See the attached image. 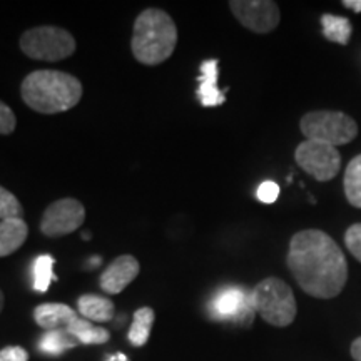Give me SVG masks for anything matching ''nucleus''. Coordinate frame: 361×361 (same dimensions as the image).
Segmentation results:
<instances>
[{
    "instance_id": "b1692460",
    "label": "nucleus",
    "mask_w": 361,
    "mask_h": 361,
    "mask_svg": "<svg viewBox=\"0 0 361 361\" xmlns=\"http://www.w3.org/2000/svg\"><path fill=\"white\" fill-rule=\"evenodd\" d=\"M16 126H17L16 114H13L12 109L7 106V104L0 101V134L4 135L12 134L13 130H16Z\"/></svg>"
},
{
    "instance_id": "cd10ccee",
    "label": "nucleus",
    "mask_w": 361,
    "mask_h": 361,
    "mask_svg": "<svg viewBox=\"0 0 361 361\" xmlns=\"http://www.w3.org/2000/svg\"><path fill=\"white\" fill-rule=\"evenodd\" d=\"M343 6L351 8L353 12H361V0H343Z\"/></svg>"
},
{
    "instance_id": "f257e3e1",
    "label": "nucleus",
    "mask_w": 361,
    "mask_h": 361,
    "mask_svg": "<svg viewBox=\"0 0 361 361\" xmlns=\"http://www.w3.org/2000/svg\"><path fill=\"white\" fill-rule=\"evenodd\" d=\"M286 261L301 290L319 300L340 295L348 279V263L341 247L319 229L296 233Z\"/></svg>"
},
{
    "instance_id": "7ed1b4c3",
    "label": "nucleus",
    "mask_w": 361,
    "mask_h": 361,
    "mask_svg": "<svg viewBox=\"0 0 361 361\" xmlns=\"http://www.w3.org/2000/svg\"><path fill=\"white\" fill-rule=\"evenodd\" d=\"M178 45V27L168 12L151 7L134 22L130 49L135 61L144 66H159L173 56Z\"/></svg>"
},
{
    "instance_id": "dca6fc26",
    "label": "nucleus",
    "mask_w": 361,
    "mask_h": 361,
    "mask_svg": "<svg viewBox=\"0 0 361 361\" xmlns=\"http://www.w3.org/2000/svg\"><path fill=\"white\" fill-rule=\"evenodd\" d=\"M66 331L82 345H104L111 338V333L106 328L96 326L89 319L79 318V316L66 328Z\"/></svg>"
},
{
    "instance_id": "1a4fd4ad",
    "label": "nucleus",
    "mask_w": 361,
    "mask_h": 361,
    "mask_svg": "<svg viewBox=\"0 0 361 361\" xmlns=\"http://www.w3.org/2000/svg\"><path fill=\"white\" fill-rule=\"evenodd\" d=\"M233 16L239 24L256 34H268L279 25V7L271 0H231Z\"/></svg>"
},
{
    "instance_id": "393cba45",
    "label": "nucleus",
    "mask_w": 361,
    "mask_h": 361,
    "mask_svg": "<svg viewBox=\"0 0 361 361\" xmlns=\"http://www.w3.org/2000/svg\"><path fill=\"white\" fill-rule=\"evenodd\" d=\"M258 200L264 204H273L274 201L279 197V186L274 180H264L259 184L258 192H256Z\"/></svg>"
},
{
    "instance_id": "aec40b11",
    "label": "nucleus",
    "mask_w": 361,
    "mask_h": 361,
    "mask_svg": "<svg viewBox=\"0 0 361 361\" xmlns=\"http://www.w3.org/2000/svg\"><path fill=\"white\" fill-rule=\"evenodd\" d=\"M343 186L350 204L361 209V154L353 157L346 166Z\"/></svg>"
},
{
    "instance_id": "4468645a",
    "label": "nucleus",
    "mask_w": 361,
    "mask_h": 361,
    "mask_svg": "<svg viewBox=\"0 0 361 361\" xmlns=\"http://www.w3.org/2000/svg\"><path fill=\"white\" fill-rule=\"evenodd\" d=\"M29 228L25 221L8 219L0 221V258L12 255L24 245Z\"/></svg>"
},
{
    "instance_id": "a878e982",
    "label": "nucleus",
    "mask_w": 361,
    "mask_h": 361,
    "mask_svg": "<svg viewBox=\"0 0 361 361\" xmlns=\"http://www.w3.org/2000/svg\"><path fill=\"white\" fill-rule=\"evenodd\" d=\"M0 361H29V353L22 346H7L0 350Z\"/></svg>"
},
{
    "instance_id": "423d86ee",
    "label": "nucleus",
    "mask_w": 361,
    "mask_h": 361,
    "mask_svg": "<svg viewBox=\"0 0 361 361\" xmlns=\"http://www.w3.org/2000/svg\"><path fill=\"white\" fill-rule=\"evenodd\" d=\"M20 49L27 57L44 62H57L75 52V39L66 29L40 25L22 34Z\"/></svg>"
},
{
    "instance_id": "6e6552de",
    "label": "nucleus",
    "mask_w": 361,
    "mask_h": 361,
    "mask_svg": "<svg viewBox=\"0 0 361 361\" xmlns=\"http://www.w3.org/2000/svg\"><path fill=\"white\" fill-rule=\"evenodd\" d=\"M85 221V207L74 197H64L52 202L44 211L40 221V231L45 236H66L79 229Z\"/></svg>"
},
{
    "instance_id": "412c9836",
    "label": "nucleus",
    "mask_w": 361,
    "mask_h": 361,
    "mask_svg": "<svg viewBox=\"0 0 361 361\" xmlns=\"http://www.w3.org/2000/svg\"><path fill=\"white\" fill-rule=\"evenodd\" d=\"M54 263H56V259L49 255H40L35 258L32 266L35 291L45 293L49 290V286H51V283L57 279L54 276Z\"/></svg>"
},
{
    "instance_id": "9b49d317",
    "label": "nucleus",
    "mask_w": 361,
    "mask_h": 361,
    "mask_svg": "<svg viewBox=\"0 0 361 361\" xmlns=\"http://www.w3.org/2000/svg\"><path fill=\"white\" fill-rule=\"evenodd\" d=\"M139 271H141V266L134 256H119L102 271L99 284H101L102 291L109 293V295H119L137 278Z\"/></svg>"
},
{
    "instance_id": "f8f14e48",
    "label": "nucleus",
    "mask_w": 361,
    "mask_h": 361,
    "mask_svg": "<svg viewBox=\"0 0 361 361\" xmlns=\"http://www.w3.org/2000/svg\"><path fill=\"white\" fill-rule=\"evenodd\" d=\"M200 89H197V99L201 106L216 107L224 104L226 96L218 89V61L216 59H207L200 67Z\"/></svg>"
},
{
    "instance_id": "4be33fe9",
    "label": "nucleus",
    "mask_w": 361,
    "mask_h": 361,
    "mask_svg": "<svg viewBox=\"0 0 361 361\" xmlns=\"http://www.w3.org/2000/svg\"><path fill=\"white\" fill-rule=\"evenodd\" d=\"M24 207L11 191L0 186V219H22Z\"/></svg>"
},
{
    "instance_id": "f3484780",
    "label": "nucleus",
    "mask_w": 361,
    "mask_h": 361,
    "mask_svg": "<svg viewBox=\"0 0 361 361\" xmlns=\"http://www.w3.org/2000/svg\"><path fill=\"white\" fill-rule=\"evenodd\" d=\"M154 319H156V314L152 308L144 306V308H139L135 311L133 324H130L129 335H128L129 341L133 343L134 346L146 345L149 340V335H151V328H152V323H154Z\"/></svg>"
},
{
    "instance_id": "39448f33",
    "label": "nucleus",
    "mask_w": 361,
    "mask_h": 361,
    "mask_svg": "<svg viewBox=\"0 0 361 361\" xmlns=\"http://www.w3.org/2000/svg\"><path fill=\"white\" fill-rule=\"evenodd\" d=\"M301 133L306 141L323 142L328 146L348 144L358 135V124L340 111H313L301 117Z\"/></svg>"
},
{
    "instance_id": "5701e85b",
    "label": "nucleus",
    "mask_w": 361,
    "mask_h": 361,
    "mask_svg": "<svg viewBox=\"0 0 361 361\" xmlns=\"http://www.w3.org/2000/svg\"><path fill=\"white\" fill-rule=\"evenodd\" d=\"M345 245L351 255L361 263V223H356L346 229Z\"/></svg>"
},
{
    "instance_id": "bb28decb",
    "label": "nucleus",
    "mask_w": 361,
    "mask_h": 361,
    "mask_svg": "<svg viewBox=\"0 0 361 361\" xmlns=\"http://www.w3.org/2000/svg\"><path fill=\"white\" fill-rule=\"evenodd\" d=\"M351 358L355 361H361V336L356 338V340L351 343Z\"/></svg>"
},
{
    "instance_id": "f03ea898",
    "label": "nucleus",
    "mask_w": 361,
    "mask_h": 361,
    "mask_svg": "<svg viewBox=\"0 0 361 361\" xmlns=\"http://www.w3.org/2000/svg\"><path fill=\"white\" fill-rule=\"evenodd\" d=\"M22 99L40 114H59L75 107L82 97L78 78L61 71H34L24 79Z\"/></svg>"
},
{
    "instance_id": "20e7f679",
    "label": "nucleus",
    "mask_w": 361,
    "mask_h": 361,
    "mask_svg": "<svg viewBox=\"0 0 361 361\" xmlns=\"http://www.w3.org/2000/svg\"><path fill=\"white\" fill-rule=\"evenodd\" d=\"M251 305L266 323L273 326H290L296 318V300L293 290L283 279L266 278L251 291Z\"/></svg>"
},
{
    "instance_id": "0eeeda50",
    "label": "nucleus",
    "mask_w": 361,
    "mask_h": 361,
    "mask_svg": "<svg viewBox=\"0 0 361 361\" xmlns=\"http://www.w3.org/2000/svg\"><path fill=\"white\" fill-rule=\"evenodd\" d=\"M295 159L301 169L319 183H328L341 169V154L336 147L323 142L303 141L295 151Z\"/></svg>"
},
{
    "instance_id": "c756f323",
    "label": "nucleus",
    "mask_w": 361,
    "mask_h": 361,
    "mask_svg": "<svg viewBox=\"0 0 361 361\" xmlns=\"http://www.w3.org/2000/svg\"><path fill=\"white\" fill-rule=\"evenodd\" d=\"M4 301H6V298H4V293L0 291V313H2L4 310Z\"/></svg>"
},
{
    "instance_id": "ddd939ff",
    "label": "nucleus",
    "mask_w": 361,
    "mask_h": 361,
    "mask_svg": "<svg viewBox=\"0 0 361 361\" xmlns=\"http://www.w3.org/2000/svg\"><path fill=\"white\" fill-rule=\"evenodd\" d=\"M78 318L71 306L62 303H44L34 310V319L40 328L54 331V329L67 328Z\"/></svg>"
},
{
    "instance_id": "c85d7f7f",
    "label": "nucleus",
    "mask_w": 361,
    "mask_h": 361,
    "mask_svg": "<svg viewBox=\"0 0 361 361\" xmlns=\"http://www.w3.org/2000/svg\"><path fill=\"white\" fill-rule=\"evenodd\" d=\"M106 361H129V360H128V356H126V355L117 353V355H112L111 358L106 360Z\"/></svg>"
},
{
    "instance_id": "9d476101",
    "label": "nucleus",
    "mask_w": 361,
    "mask_h": 361,
    "mask_svg": "<svg viewBox=\"0 0 361 361\" xmlns=\"http://www.w3.org/2000/svg\"><path fill=\"white\" fill-rule=\"evenodd\" d=\"M255 313L251 293H246L241 288H224L211 301V316L216 319L250 324Z\"/></svg>"
},
{
    "instance_id": "2eb2a0df",
    "label": "nucleus",
    "mask_w": 361,
    "mask_h": 361,
    "mask_svg": "<svg viewBox=\"0 0 361 361\" xmlns=\"http://www.w3.org/2000/svg\"><path fill=\"white\" fill-rule=\"evenodd\" d=\"M79 313L89 322L107 323L114 318V303L107 298L97 295H84L78 300Z\"/></svg>"
},
{
    "instance_id": "a211bd4d",
    "label": "nucleus",
    "mask_w": 361,
    "mask_h": 361,
    "mask_svg": "<svg viewBox=\"0 0 361 361\" xmlns=\"http://www.w3.org/2000/svg\"><path fill=\"white\" fill-rule=\"evenodd\" d=\"M322 27H323V35L331 42L346 45L351 39V29L350 20L346 17L340 16H331V13H324L322 17Z\"/></svg>"
},
{
    "instance_id": "6ab92c4d",
    "label": "nucleus",
    "mask_w": 361,
    "mask_h": 361,
    "mask_svg": "<svg viewBox=\"0 0 361 361\" xmlns=\"http://www.w3.org/2000/svg\"><path fill=\"white\" fill-rule=\"evenodd\" d=\"M78 341L72 338L66 329H54V331H45L39 341V350L45 355L59 356L66 350L74 348Z\"/></svg>"
}]
</instances>
